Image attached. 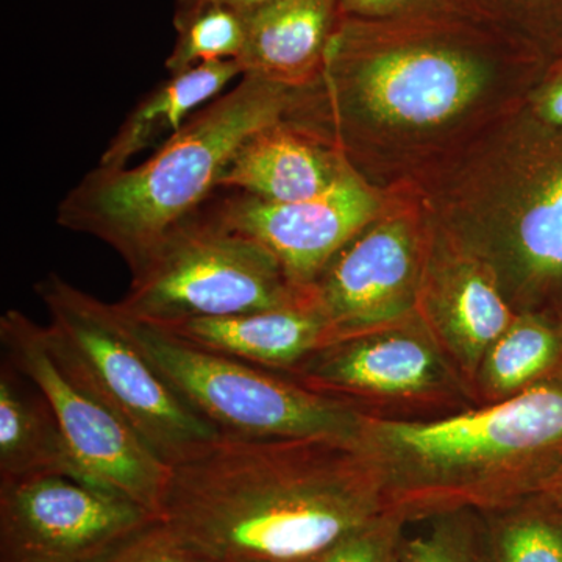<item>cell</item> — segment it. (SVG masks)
Here are the masks:
<instances>
[{
    "mask_svg": "<svg viewBox=\"0 0 562 562\" xmlns=\"http://www.w3.org/2000/svg\"><path fill=\"white\" fill-rule=\"evenodd\" d=\"M552 61L471 7L341 18L316 79L284 121L372 187L409 183L527 105Z\"/></svg>",
    "mask_w": 562,
    "mask_h": 562,
    "instance_id": "obj_1",
    "label": "cell"
},
{
    "mask_svg": "<svg viewBox=\"0 0 562 562\" xmlns=\"http://www.w3.org/2000/svg\"><path fill=\"white\" fill-rule=\"evenodd\" d=\"M384 512L355 443L221 432L172 465L157 517L214 562H310Z\"/></svg>",
    "mask_w": 562,
    "mask_h": 562,
    "instance_id": "obj_2",
    "label": "cell"
},
{
    "mask_svg": "<svg viewBox=\"0 0 562 562\" xmlns=\"http://www.w3.org/2000/svg\"><path fill=\"white\" fill-rule=\"evenodd\" d=\"M406 187L517 314L562 308V127L520 109ZM401 187V184H398Z\"/></svg>",
    "mask_w": 562,
    "mask_h": 562,
    "instance_id": "obj_3",
    "label": "cell"
},
{
    "mask_svg": "<svg viewBox=\"0 0 562 562\" xmlns=\"http://www.w3.org/2000/svg\"><path fill=\"white\" fill-rule=\"evenodd\" d=\"M357 449L408 524L535 497L562 468V372L516 397L430 420L364 416Z\"/></svg>",
    "mask_w": 562,
    "mask_h": 562,
    "instance_id": "obj_4",
    "label": "cell"
},
{
    "mask_svg": "<svg viewBox=\"0 0 562 562\" xmlns=\"http://www.w3.org/2000/svg\"><path fill=\"white\" fill-rule=\"evenodd\" d=\"M291 94L243 76L139 165L88 172L58 205V225L105 243L136 271L173 225L209 201L244 140L284 120Z\"/></svg>",
    "mask_w": 562,
    "mask_h": 562,
    "instance_id": "obj_5",
    "label": "cell"
},
{
    "mask_svg": "<svg viewBox=\"0 0 562 562\" xmlns=\"http://www.w3.org/2000/svg\"><path fill=\"white\" fill-rule=\"evenodd\" d=\"M49 313L47 335L63 361L172 468L221 435L165 382L128 335L114 303H105L58 273L35 284Z\"/></svg>",
    "mask_w": 562,
    "mask_h": 562,
    "instance_id": "obj_6",
    "label": "cell"
},
{
    "mask_svg": "<svg viewBox=\"0 0 562 562\" xmlns=\"http://www.w3.org/2000/svg\"><path fill=\"white\" fill-rule=\"evenodd\" d=\"M308 302L261 244L199 209L162 236L121 302L132 319L158 327Z\"/></svg>",
    "mask_w": 562,
    "mask_h": 562,
    "instance_id": "obj_7",
    "label": "cell"
},
{
    "mask_svg": "<svg viewBox=\"0 0 562 562\" xmlns=\"http://www.w3.org/2000/svg\"><path fill=\"white\" fill-rule=\"evenodd\" d=\"M117 313L165 382L222 432L357 442L366 414L349 403Z\"/></svg>",
    "mask_w": 562,
    "mask_h": 562,
    "instance_id": "obj_8",
    "label": "cell"
},
{
    "mask_svg": "<svg viewBox=\"0 0 562 562\" xmlns=\"http://www.w3.org/2000/svg\"><path fill=\"white\" fill-rule=\"evenodd\" d=\"M281 375L376 419L430 420L476 406L417 314L327 342Z\"/></svg>",
    "mask_w": 562,
    "mask_h": 562,
    "instance_id": "obj_9",
    "label": "cell"
},
{
    "mask_svg": "<svg viewBox=\"0 0 562 562\" xmlns=\"http://www.w3.org/2000/svg\"><path fill=\"white\" fill-rule=\"evenodd\" d=\"M0 342L7 362L49 403L88 482L157 514L171 468L63 361L47 328L9 310Z\"/></svg>",
    "mask_w": 562,
    "mask_h": 562,
    "instance_id": "obj_10",
    "label": "cell"
},
{
    "mask_svg": "<svg viewBox=\"0 0 562 562\" xmlns=\"http://www.w3.org/2000/svg\"><path fill=\"white\" fill-rule=\"evenodd\" d=\"M428 236L430 217L416 192L406 184L387 190L379 216L306 288L328 342L416 316Z\"/></svg>",
    "mask_w": 562,
    "mask_h": 562,
    "instance_id": "obj_11",
    "label": "cell"
},
{
    "mask_svg": "<svg viewBox=\"0 0 562 562\" xmlns=\"http://www.w3.org/2000/svg\"><path fill=\"white\" fill-rule=\"evenodd\" d=\"M155 520L66 473L0 479V562H99Z\"/></svg>",
    "mask_w": 562,
    "mask_h": 562,
    "instance_id": "obj_12",
    "label": "cell"
},
{
    "mask_svg": "<svg viewBox=\"0 0 562 562\" xmlns=\"http://www.w3.org/2000/svg\"><path fill=\"white\" fill-rule=\"evenodd\" d=\"M387 190L350 171L330 191L295 202H271L216 190L201 209L232 231L261 244L294 286L306 290L336 254L379 216Z\"/></svg>",
    "mask_w": 562,
    "mask_h": 562,
    "instance_id": "obj_13",
    "label": "cell"
},
{
    "mask_svg": "<svg viewBox=\"0 0 562 562\" xmlns=\"http://www.w3.org/2000/svg\"><path fill=\"white\" fill-rule=\"evenodd\" d=\"M417 316L473 392L484 355L517 313L490 269L430 220Z\"/></svg>",
    "mask_w": 562,
    "mask_h": 562,
    "instance_id": "obj_14",
    "label": "cell"
},
{
    "mask_svg": "<svg viewBox=\"0 0 562 562\" xmlns=\"http://www.w3.org/2000/svg\"><path fill=\"white\" fill-rule=\"evenodd\" d=\"M350 171L338 150L280 120L244 140L222 171L217 190L271 202L305 201L330 191Z\"/></svg>",
    "mask_w": 562,
    "mask_h": 562,
    "instance_id": "obj_15",
    "label": "cell"
},
{
    "mask_svg": "<svg viewBox=\"0 0 562 562\" xmlns=\"http://www.w3.org/2000/svg\"><path fill=\"white\" fill-rule=\"evenodd\" d=\"M243 76L301 88L316 79L341 13L338 0H276L246 18Z\"/></svg>",
    "mask_w": 562,
    "mask_h": 562,
    "instance_id": "obj_16",
    "label": "cell"
},
{
    "mask_svg": "<svg viewBox=\"0 0 562 562\" xmlns=\"http://www.w3.org/2000/svg\"><path fill=\"white\" fill-rule=\"evenodd\" d=\"M161 328L202 349L279 373L290 372L330 339L324 317L310 301Z\"/></svg>",
    "mask_w": 562,
    "mask_h": 562,
    "instance_id": "obj_17",
    "label": "cell"
},
{
    "mask_svg": "<svg viewBox=\"0 0 562 562\" xmlns=\"http://www.w3.org/2000/svg\"><path fill=\"white\" fill-rule=\"evenodd\" d=\"M243 69L236 60L203 63L168 79L147 92L127 114L99 166L125 168L144 150L161 146L211 101L224 94L225 88Z\"/></svg>",
    "mask_w": 562,
    "mask_h": 562,
    "instance_id": "obj_18",
    "label": "cell"
},
{
    "mask_svg": "<svg viewBox=\"0 0 562 562\" xmlns=\"http://www.w3.org/2000/svg\"><path fill=\"white\" fill-rule=\"evenodd\" d=\"M10 362L0 372V479L66 473L88 482L44 395ZM90 483V482H88ZM92 484V483H91Z\"/></svg>",
    "mask_w": 562,
    "mask_h": 562,
    "instance_id": "obj_19",
    "label": "cell"
},
{
    "mask_svg": "<svg viewBox=\"0 0 562 562\" xmlns=\"http://www.w3.org/2000/svg\"><path fill=\"white\" fill-rule=\"evenodd\" d=\"M562 372V331L552 314L520 313L484 355L476 405L508 401Z\"/></svg>",
    "mask_w": 562,
    "mask_h": 562,
    "instance_id": "obj_20",
    "label": "cell"
},
{
    "mask_svg": "<svg viewBox=\"0 0 562 562\" xmlns=\"http://www.w3.org/2000/svg\"><path fill=\"white\" fill-rule=\"evenodd\" d=\"M490 562H562V520L539 497L482 513Z\"/></svg>",
    "mask_w": 562,
    "mask_h": 562,
    "instance_id": "obj_21",
    "label": "cell"
},
{
    "mask_svg": "<svg viewBox=\"0 0 562 562\" xmlns=\"http://www.w3.org/2000/svg\"><path fill=\"white\" fill-rule=\"evenodd\" d=\"M179 40L166 60L169 74L241 57L247 36L246 16L224 7H206L177 29Z\"/></svg>",
    "mask_w": 562,
    "mask_h": 562,
    "instance_id": "obj_22",
    "label": "cell"
},
{
    "mask_svg": "<svg viewBox=\"0 0 562 562\" xmlns=\"http://www.w3.org/2000/svg\"><path fill=\"white\" fill-rule=\"evenodd\" d=\"M422 522L424 530L405 535L402 562H490L482 513L461 509Z\"/></svg>",
    "mask_w": 562,
    "mask_h": 562,
    "instance_id": "obj_23",
    "label": "cell"
},
{
    "mask_svg": "<svg viewBox=\"0 0 562 562\" xmlns=\"http://www.w3.org/2000/svg\"><path fill=\"white\" fill-rule=\"evenodd\" d=\"M472 10L538 50L562 58V0H464Z\"/></svg>",
    "mask_w": 562,
    "mask_h": 562,
    "instance_id": "obj_24",
    "label": "cell"
},
{
    "mask_svg": "<svg viewBox=\"0 0 562 562\" xmlns=\"http://www.w3.org/2000/svg\"><path fill=\"white\" fill-rule=\"evenodd\" d=\"M405 519L384 512L310 562H402Z\"/></svg>",
    "mask_w": 562,
    "mask_h": 562,
    "instance_id": "obj_25",
    "label": "cell"
},
{
    "mask_svg": "<svg viewBox=\"0 0 562 562\" xmlns=\"http://www.w3.org/2000/svg\"><path fill=\"white\" fill-rule=\"evenodd\" d=\"M99 562H214L172 541L157 520Z\"/></svg>",
    "mask_w": 562,
    "mask_h": 562,
    "instance_id": "obj_26",
    "label": "cell"
},
{
    "mask_svg": "<svg viewBox=\"0 0 562 562\" xmlns=\"http://www.w3.org/2000/svg\"><path fill=\"white\" fill-rule=\"evenodd\" d=\"M461 5L468 3L464 0H338L341 18L364 21L397 20Z\"/></svg>",
    "mask_w": 562,
    "mask_h": 562,
    "instance_id": "obj_27",
    "label": "cell"
},
{
    "mask_svg": "<svg viewBox=\"0 0 562 562\" xmlns=\"http://www.w3.org/2000/svg\"><path fill=\"white\" fill-rule=\"evenodd\" d=\"M525 110L541 121L562 127V58L549 66Z\"/></svg>",
    "mask_w": 562,
    "mask_h": 562,
    "instance_id": "obj_28",
    "label": "cell"
},
{
    "mask_svg": "<svg viewBox=\"0 0 562 562\" xmlns=\"http://www.w3.org/2000/svg\"><path fill=\"white\" fill-rule=\"evenodd\" d=\"M272 2H276V0H177L173 25L179 29L180 25H183L184 22L191 20L195 13L206 9V7H224V9L236 11V13L247 18Z\"/></svg>",
    "mask_w": 562,
    "mask_h": 562,
    "instance_id": "obj_29",
    "label": "cell"
},
{
    "mask_svg": "<svg viewBox=\"0 0 562 562\" xmlns=\"http://www.w3.org/2000/svg\"><path fill=\"white\" fill-rule=\"evenodd\" d=\"M535 497L542 498V501L549 502L550 505L557 506V508H562V468L554 473L546 487Z\"/></svg>",
    "mask_w": 562,
    "mask_h": 562,
    "instance_id": "obj_30",
    "label": "cell"
},
{
    "mask_svg": "<svg viewBox=\"0 0 562 562\" xmlns=\"http://www.w3.org/2000/svg\"><path fill=\"white\" fill-rule=\"evenodd\" d=\"M557 319H558V322H560V327H561V331H562V308L560 310V312H558Z\"/></svg>",
    "mask_w": 562,
    "mask_h": 562,
    "instance_id": "obj_31",
    "label": "cell"
},
{
    "mask_svg": "<svg viewBox=\"0 0 562 562\" xmlns=\"http://www.w3.org/2000/svg\"><path fill=\"white\" fill-rule=\"evenodd\" d=\"M547 503H549V502H547ZM554 508H557V506H554ZM557 512H558V514H560V517H561V520H562V508H557Z\"/></svg>",
    "mask_w": 562,
    "mask_h": 562,
    "instance_id": "obj_32",
    "label": "cell"
}]
</instances>
